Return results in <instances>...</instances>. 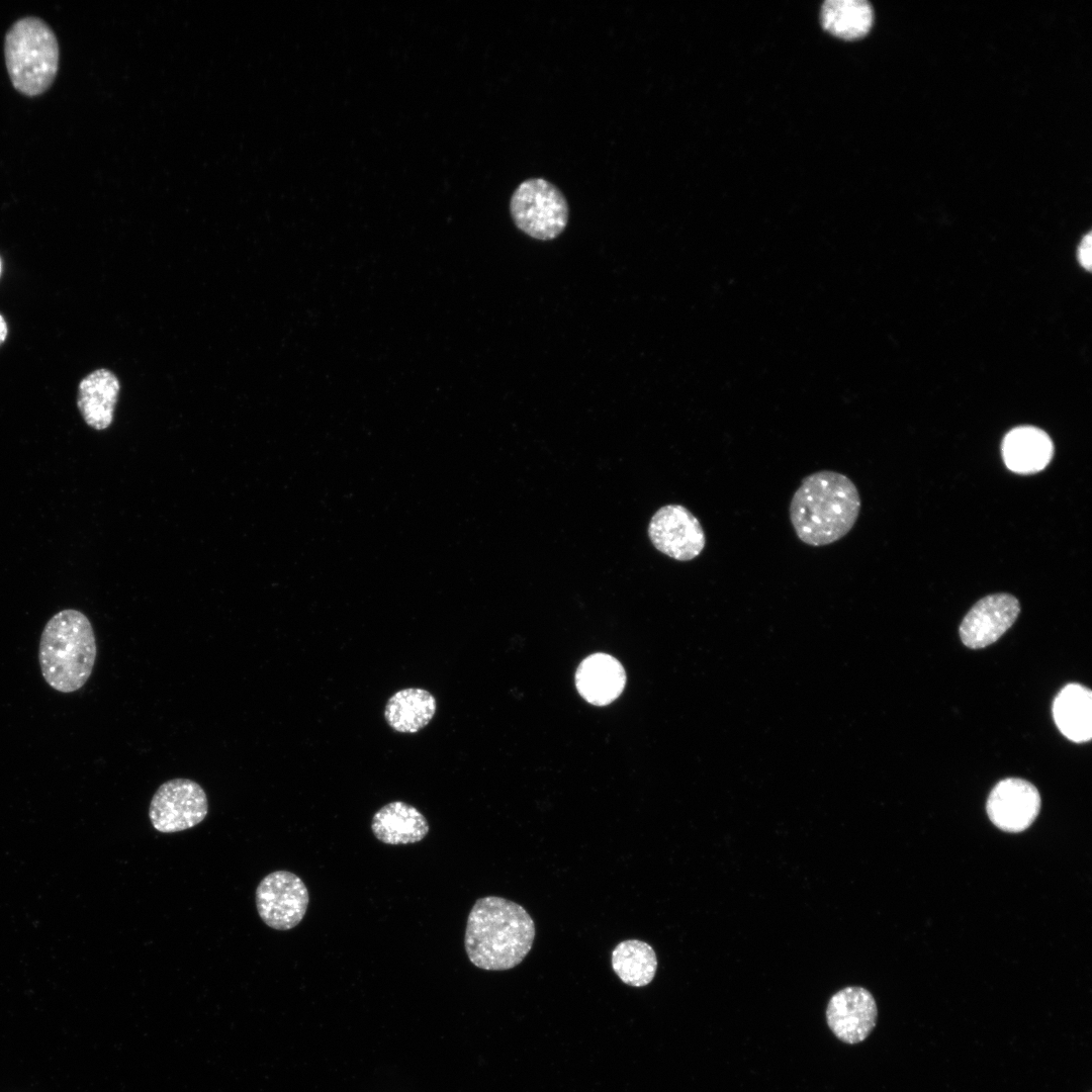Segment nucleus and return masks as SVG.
<instances>
[{
  "label": "nucleus",
  "instance_id": "obj_13",
  "mask_svg": "<svg viewBox=\"0 0 1092 1092\" xmlns=\"http://www.w3.org/2000/svg\"><path fill=\"white\" fill-rule=\"evenodd\" d=\"M575 681L583 699L590 704L604 706L620 696L626 682V674L615 657L596 653L579 664Z\"/></svg>",
  "mask_w": 1092,
  "mask_h": 1092
},
{
  "label": "nucleus",
  "instance_id": "obj_3",
  "mask_svg": "<svg viewBox=\"0 0 1092 1092\" xmlns=\"http://www.w3.org/2000/svg\"><path fill=\"white\" fill-rule=\"evenodd\" d=\"M97 654L89 619L80 611L63 610L46 624L39 641L42 676L56 691L73 693L90 677Z\"/></svg>",
  "mask_w": 1092,
  "mask_h": 1092
},
{
  "label": "nucleus",
  "instance_id": "obj_19",
  "mask_svg": "<svg viewBox=\"0 0 1092 1092\" xmlns=\"http://www.w3.org/2000/svg\"><path fill=\"white\" fill-rule=\"evenodd\" d=\"M873 19L872 6L863 0H827L821 8L823 27L846 39L864 35L870 30Z\"/></svg>",
  "mask_w": 1092,
  "mask_h": 1092
},
{
  "label": "nucleus",
  "instance_id": "obj_8",
  "mask_svg": "<svg viewBox=\"0 0 1092 1092\" xmlns=\"http://www.w3.org/2000/svg\"><path fill=\"white\" fill-rule=\"evenodd\" d=\"M648 536L659 552L678 561L695 559L706 546L700 521L681 505L657 510L649 522Z\"/></svg>",
  "mask_w": 1092,
  "mask_h": 1092
},
{
  "label": "nucleus",
  "instance_id": "obj_7",
  "mask_svg": "<svg viewBox=\"0 0 1092 1092\" xmlns=\"http://www.w3.org/2000/svg\"><path fill=\"white\" fill-rule=\"evenodd\" d=\"M255 897L260 918L275 930H289L298 925L309 901L305 884L288 871L265 876L257 886Z\"/></svg>",
  "mask_w": 1092,
  "mask_h": 1092
},
{
  "label": "nucleus",
  "instance_id": "obj_11",
  "mask_svg": "<svg viewBox=\"0 0 1092 1092\" xmlns=\"http://www.w3.org/2000/svg\"><path fill=\"white\" fill-rule=\"evenodd\" d=\"M1019 612V602L1010 594H993L981 599L961 623L962 642L972 649L987 647L1013 625Z\"/></svg>",
  "mask_w": 1092,
  "mask_h": 1092
},
{
  "label": "nucleus",
  "instance_id": "obj_15",
  "mask_svg": "<svg viewBox=\"0 0 1092 1092\" xmlns=\"http://www.w3.org/2000/svg\"><path fill=\"white\" fill-rule=\"evenodd\" d=\"M120 385L107 369H98L84 377L78 389L77 405L87 425L104 430L113 420Z\"/></svg>",
  "mask_w": 1092,
  "mask_h": 1092
},
{
  "label": "nucleus",
  "instance_id": "obj_18",
  "mask_svg": "<svg viewBox=\"0 0 1092 1092\" xmlns=\"http://www.w3.org/2000/svg\"><path fill=\"white\" fill-rule=\"evenodd\" d=\"M612 968L620 980L632 987L648 985L657 970L652 946L639 939L619 942L612 951Z\"/></svg>",
  "mask_w": 1092,
  "mask_h": 1092
},
{
  "label": "nucleus",
  "instance_id": "obj_1",
  "mask_svg": "<svg viewBox=\"0 0 1092 1092\" xmlns=\"http://www.w3.org/2000/svg\"><path fill=\"white\" fill-rule=\"evenodd\" d=\"M535 923L520 904L497 896L479 898L472 906L464 946L469 961L485 971L517 967L532 948Z\"/></svg>",
  "mask_w": 1092,
  "mask_h": 1092
},
{
  "label": "nucleus",
  "instance_id": "obj_10",
  "mask_svg": "<svg viewBox=\"0 0 1092 1092\" xmlns=\"http://www.w3.org/2000/svg\"><path fill=\"white\" fill-rule=\"evenodd\" d=\"M986 808L996 827L1006 832H1021L1036 819L1040 810V796L1029 782L1008 778L992 789Z\"/></svg>",
  "mask_w": 1092,
  "mask_h": 1092
},
{
  "label": "nucleus",
  "instance_id": "obj_12",
  "mask_svg": "<svg viewBox=\"0 0 1092 1092\" xmlns=\"http://www.w3.org/2000/svg\"><path fill=\"white\" fill-rule=\"evenodd\" d=\"M1054 455L1050 436L1032 426H1020L1009 431L1002 442V457L1009 470L1033 474L1044 469Z\"/></svg>",
  "mask_w": 1092,
  "mask_h": 1092
},
{
  "label": "nucleus",
  "instance_id": "obj_9",
  "mask_svg": "<svg viewBox=\"0 0 1092 1092\" xmlns=\"http://www.w3.org/2000/svg\"><path fill=\"white\" fill-rule=\"evenodd\" d=\"M878 1007L873 994L863 987L848 986L834 993L826 1007V1022L842 1042L859 1043L874 1030Z\"/></svg>",
  "mask_w": 1092,
  "mask_h": 1092
},
{
  "label": "nucleus",
  "instance_id": "obj_14",
  "mask_svg": "<svg viewBox=\"0 0 1092 1092\" xmlns=\"http://www.w3.org/2000/svg\"><path fill=\"white\" fill-rule=\"evenodd\" d=\"M426 817L414 806L393 801L378 809L371 821L374 836L385 844L399 845L421 841L429 832Z\"/></svg>",
  "mask_w": 1092,
  "mask_h": 1092
},
{
  "label": "nucleus",
  "instance_id": "obj_21",
  "mask_svg": "<svg viewBox=\"0 0 1092 1092\" xmlns=\"http://www.w3.org/2000/svg\"><path fill=\"white\" fill-rule=\"evenodd\" d=\"M6 335H7V326H6V323H5L4 318L0 314V345L4 342V340L6 338Z\"/></svg>",
  "mask_w": 1092,
  "mask_h": 1092
},
{
  "label": "nucleus",
  "instance_id": "obj_4",
  "mask_svg": "<svg viewBox=\"0 0 1092 1092\" xmlns=\"http://www.w3.org/2000/svg\"><path fill=\"white\" fill-rule=\"evenodd\" d=\"M6 68L14 88L26 96L43 93L59 68V46L51 27L37 17L16 21L5 36Z\"/></svg>",
  "mask_w": 1092,
  "mask_h": 1092
},
{
  "label": "nucleus",
  "instance_id": "obj_16",
  "mask_svg": "<svg viewBox=\"0 0 1092 1092\" xmlns=\"http://www.w3.org/2000/svg\"><path fill=\"white\" fill-rule=\"evenodd\" d=\"M1053 716L1059 730L1073 742L1092 736V693L1079 684L1064 687L1054 700Z\"/></svg>",
  "mask_w": 1092,
  "mask_h": 1092
},
{
  "label": "nucleus",
  "instance_id": "obj_2",
  "mask_svg": "<svg viewBox=\"0 0 1092 1092\" xmlns=\"http://www.w3.org/2000/svg\"><path fill=\"white\" fill-rule=\"evenodd\" d=\"M859 511L860 497L855 484L846 475L832 470H820L804 477L789 508L797 537L813 547L843 538L854 526Z\"/></svg>",
  "mask_w": 1092,
  "mask_h": 1092
},
{
  "label": "nucleus",
  "instance_id": "obj_22",
  "mask_svg": "<svg viewBox=\"0 0 1092 1092\" xmlns=\"http://www.w3.org/2000/svg\"><path fill=\"white\" fill-rule=\"evenodd\" d=\"M0 271H1V263H0Z\"/></svg>",
  "mask_w": 1092,
  "mask_h": 1092
},
{
  "label": "nucleus",
  "instance_id": "obj_17",
  "mask_svg": "<svg viewBox=\"0 0 1092 1092\" xmlns=\"http://www.w3.org/2000/svg\"><path fill=\"white\" fill-rule=\"evenodd\" d=\"M437 710L435 697L421 688H406L394 693L384 708L387 724L399 733H416L426 727Z\"/></svg>",
  "mask_w": 1092,
  "mask_h": 1092
},
{
  "label": "nucleus",
  "instance_id": "obj_5",
  "mask_svg": "<svg viewBox=\"0 0 1092 1092\" xmlns=\"http://www.w3.org/2000/svg\"><path fill=\"white\" fill-rule=\"evenodd\" d=\"M510 210L517 228L531 238H557L568 221V205L562 192L549 181L531 178L514 191Z\"/></svg>",
  "mask_w": 1092,
  "mask_h": 1092
},
{
  "label": "nucleus",
  "instance_id": "obj_20",
  "mask_svg": "<svg viewBox=\"0 0 1092 1092\" xmlns=\"http://www.w3.org/2000/svg\"><path fill=\"white\" fill-rule=\"evenodd\" d=\"M1078 260L1083 268L1090 270L1092 265V235L1083 237L1078 248Z\"/></svg>",
  "mask_w": 1092,
  "mask_h": 1092
},
{
  "label": "nucleus",
  "instance_id": "obj_6",
  "mask_svg": "<svg viewBox=\"0 0 1092 1092\" xmlns=\"http://www.w3.org/2000/svg\"><path fill=\"white\" fill-rule=\"evenodd\" d=\"M207 812L208 800L202 787L190 779L177 778L157 789L150 803L149 818L159 832L174 833L198 825Z\"/></svg>",
  "mask_w": 1092,
  "mask_h": 1092
}]
</instances>
